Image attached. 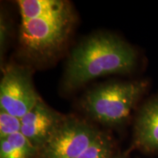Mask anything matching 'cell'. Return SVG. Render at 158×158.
<instances>
[{
  "mask_svg": "<svg viewBox=\"0 0 158 158\" xmlns=\"http://www.w3.org/2000/svg\"><path fill=\"white\" fill-rule=\"evenodd\" d=\"M136 62L135 51L124 40L110 32L94 33L82 40L71 51L63 87L70 92L98 77L129 73Z\"/></svg>",
  "mask_w": 158,
  "mask_h": 158,
  "instance_id": "obj_1",
  "label": "cell"
},
{
  "mask_svg": "<svg viewBox=\"0 0 158 158\" xmlns=\"http://www.w3.org/2000/svg\"><path fill=\"white\" fill-rule=\"evenodd\" d=\"M143 81L112 82L89 91L81 101L82 109L91 118L106 125L123 124L147 87Z\"/></svg>",
  "mask_w": 158,
  "mask_h": 158,
  "instance_id": "obj_2",
  "label": "cell"
},
{
  "mask_svg": "<svg viewBox=\"0 0 158 158\" xmlns=\"http://www.w3.org/2000/svg\"><path fill=\"white\" fill-rule=\"evenodd\" d=\"M74 22L75 14L71 6L55 15L22 20L20 29L21 45L33 58H51L64 46Z\"/></svg>",
  "mask_w": 158,
  "mask_h": 158,
  "instance_id": "obj_3",
  "label": "cell"
},
{
  "mask_svg": "<svg viewBox=\"0 0 158 158\" xmlns=\"http://www.w3.org/2000/svg\"><path fill=\"white\" fill-rule=\"evenodd\" d=\"M100 133L87 122L74 116H64L37 154L40 158H77Z\"/></svg>",
  "mask_w": 158,
  "mask_h": 158,
  "instance_id": "obj_4",
  "label": "cell"
},
{
  "mask_svg": "<svg viewBox=\"0 0 158 158\" xmlns=\"http://www.w3.org/2000/svg\"><path fill=\"white\" fill-rule=\"evenodd\" d=\"M40 99L28 69L18 65L5 69L0 83V110L21 118Z\"/></svg>",
  "mask_w": 158,
  "mask_h": 158,
  "instance_id": "obj_5",
  "label": "cell"
},
{
  "mask_svg": "<svg viewBox=\"0 0 158 158\" xmlns=\"http://www.w3.org/2000/svg\"><path fill=\"white\" fill-rule=\"evenodd\" d=\"M64 118V116L55 111L40 99L21 118V133L39 149Z\"/></svg>",
  "mask_w": 158,
  "mask_h": 158,
  "instance_id": "obj_6",
  "label": "cell"
},
{
  "mask_svg": "<svg viewBox=\"0 0 158 158\" xmlns=\"http://www.w3.org/2000/svg\"><path fill=\"white\" fill-rule=\"evenodd\" d=\"M134 144L144 152L158 151V97L148 100L138 112Z\"/></svg>",
  "mask_w": 158,
  "mask_h": 158,
  "instance_id": "obj_7",
  "label": "cell"
},
{
  "mask_svg": "<svg viewBox=\"0 0 158 158\" xmlns=\"http://www.w3.org/2000/svg\"><path fill=\"white\" fill-rule=\"evenodd\" d=\"M18 5L21 21L57 14L71 6L63 0H21Z\"/></svg>",
  "mask_w": 158,
  "mask_h": 158,
  "instance_id": "obj_8",
  "label": "cell"
},
{
  "mask_svg": "<svg viewBox=\"0 0 158 158\" xmlns=\"http://www.w3.org/2000/svg\"><path fill=\"white\" fill-rule=\"evenodd\" d=\"M38 149L21 132L0 139V158H32Z\"/></svg>",
  "mask_w": 158,
  "mask_h": 158,
  "instance_id": "obj_9",
  "label": "cell"
},
{
  "mask_svg": "<svg viewBox=\"0 0 158 158\" xmlns=\"http://www.w3.org/2000/svg\"><path fill=\"white\" fill-rule=\"evenodd\" d=\"M113 144L107 135L100 132L94 141L77 158H114Z\"/></svg>",
  "mask_w": 158,
  "mask_h": 158,
  "instance_id": "obj_10",
  "label": "cell"
},
{
  "mask_svg": "<svg viewBox=\"0 0 158 158\" xmlns=\"http://www.w3.org/2000/svg\"><path fill=\"white\" fill-rule=\"evenodd\" d=\"M21 120L5 110H0V139L21 132Z\"/></svg>",
  "mask_w": 158,
  "mask_h": 158,
  "instance_id": "obj_11",
  "label": "cell"
},
{
  "mask_svg": "<svg viewBox=\"0 0 158 158\" xmlns=\"http://www.w3.org/2000/svg\"><path fill=\"white\" fill-rule=\"evenodd\" d=\"M5 15L1 14L0 19V51H1V57H2L5 51L6 45H7V38L9 37V26L7 23Z\"/></svg>",
  "mask_w": 158,
  "mask_h": 158,
  "instance_id": "obj_12",
  "label": "cell"
},
{
  "mask_svg": "<svg viewBox=\"0 0 158 158\" xmlns=\"http://www.w3.org/2000/svg\"><path fill=\"white\" fill-rule=\"evenodd\" d=\"M114 158H124V157H121V156H116V157H114Z\"/></svg>",
  "mask_w": 158,
  "mask_h": 158,
  "instance_id": "obj_13",
  "label": "cell"
}]
</instances>
